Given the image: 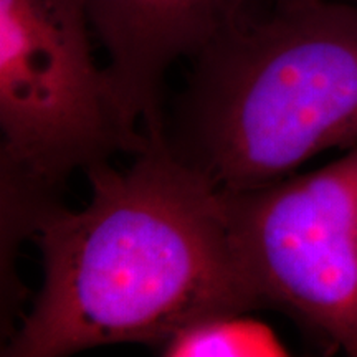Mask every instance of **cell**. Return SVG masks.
<instances>
[{
  "label": "cell",
  "instance_id": "1",
  "mask_svg": "<svg viewBox=\"0 0 357 357\" xmlns=\"http://www.w3.org/2000/svg\"><path fill=\"white\" fill-rule=\"evenodd\" d=\"M84 176L86 207L56 202L29 223L42 284L3 357H61L111 344L160 351L197 321L265 310L223 190L174 158L162 139L126 169L105 162Z\"/></svg>",
  "mask_w": 357,
  "mask_h": 357
},
{
  "label": "cell",
  "instance_id": "2",
  "mask_svg": "<svg viewBox=\"0 0 357 357\" xmlns=\"http://www.w3.org/2000/svg\"><path fill=\"white\" fill-rule=\"evenodd\" d=\"M162 142L223 192L357 146V8L270 0L192 58Z\"/></svg>",
  "mask_w": 357,
  "mask_h": 357
},
{
  "label": "cell",
  "instance_id": "3",
  "mask_svg": "<svg viewBox=\"0 0 357 357\" xmlns=\"http://www.w3.org/2000/svg\"><path fill=\"white\" fill-rule=\"evenodd\" d=\"M82 0H0L2 258L75 172L142 153L106 68L93 55Z\"/></svg>",
  "mask_w": 357,
  "mask_h": 357
},
{
  "label": "cell",
  "instance_id": "4",
  "mask_svg": "<svg viewBox=\"0 0 357 357\" xmlns=\"http://www.w3.org/2000/svg\"><path fill=\"white\" fill-rule=\"evenodd\" d=\"M223 194L263 307L357 357V146L316 171Z\"/></svg>",
  "mask_w": 357,
  "mask_h": 357
},
{
  "label": "cell",
  "instance_id": "5",
  "mask_svg": "<svg viewBox=\"0 0 357 357\" xmlns=\"http://www.w3.org/2000/svg\"><path fill=\"white\" fill-rule=\"evenodd\" d=\"M106 73L124 113L149 141L162 139L164 83L178 60H192L270 0H82Z\"/></svg>",
  "mask_w": 357,
  "mask_h": 357
},
{
  "label": "cell",
  "instance_id": "6",
  "mask_svg": "<svg viewBox=\"0 0 357 357\" xmlns=\"http://www.w3.org/2000/svg\"><path fill=\"white\" fill-rule=\"evenodd\" d=\"M250 312H229L187 326L160 347L166 357H276L288 356L270 326Z\"/></svg>",
  "mask_w": 357,
  "mask_h": 357
},
{
  "label": "cell",
  "instance_id": "7",
  "mask_svg": "<svg viewBox=\"0 0 357 357\" xmlns=\"http://www.w3.org/2000/svg\"><path fill=\"white\" fill-rule=\"evenodd\" d=\"M336 2H341V3H347V6H352L357 8V0H336Z\"/></svg>",
  "mask_w": 357,
  "mask_h": 357
}]
</instances>
